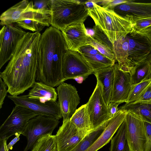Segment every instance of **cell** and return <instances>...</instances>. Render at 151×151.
I'll return each instance as SVG.
<instances>
[{"instance_id": "16", "label": "cell", "mask_w": 151, "mask_h": 151, "mask_svg": "<svg viewBox=\"0 0 151 151\" xmlns=\"http://www.w3.org/2000/svg\"><path fill=\"white\" fill-rule=\"evenodd\" d=\"M84 22L71 24L62 32L67 50L78 52L80 47L86 45L88 34Z\"/></svg>"}, {"instance_id": "18", "label": "cell", "mask_w": 151, "mask_h": 151, "mask_svg": "<svg viewBox=\"0 0 151 151\" xmlns=\"http://www.w3.org/2000/svg\"><path fill=\"white\" fill-rule=\"evenodd\" d=\"M113 66L93 73L101 86L102 96L107 106L111 102L112 94L114 80Z\"/></svg>"}, {"instance_id": "13", "label": "cell", "mask_w": 151, "mask_h": 151, "mask_svg": "<svg viewBox=\"0 0 151 151\" xmlns=\"http://www.w3.org/2000/svg\"><path fill=\"white\" fill-rule=\"evenodd\" d=\"M86 104L94 129L105 123L111 118L108 111L107 106L102 96L101 86L98 81Z\"/></svg>"}, {"instance_id": "25", "label": "cell", "mask_w": 151, "mask_h": 151, "mask_svg": "<svg viewBox=\"0 0 151 151\" xmlns=\"http://www.w3.org/2000/svg\"><path fill=\"white\" fill-rule=\"evenodd\" d=\"M82 55L90 65L94 73L104 68L112 66L115 64V61L109 59L99 52L94 55Z\"/></svg>"}, {"instance_id": "36", "label": "cell", "mask_w": 151, "mask_h": 151, "mask_svg": "<svg viewBox=\"0 0 151 151\" xmlns=\"http://www.w3.org/2000/svg\"><path fill=\"white\" fill-rule=\"evenodd\" d=\"M134 103H144L151 104V83L139 99Z\"/></svg>"}, {"instance_id": "20", "label": "cell", "mask_w": 151, "mask_h": 151, "mask_svg": "<svg viewBox=\"0 0 151 151\" xmlns=\"http://www.w3.org/2000/svg\"><path fill=\"white\" fill-rule=\"evenodd\" d=\"M27 96L30 99L42 103L56 101L58 97L53 87L38 81L35 83Z\"/></svg>"}, {"instance_id": "12", "label": "cell", "mask_w": 151, "mask_h": 151, "mask_svg": "<svg viewBox=\"0 0 151 151\" xmlns=\"http://www.w3.org/2000/svg\"><path fill=\"white\" fill-rule=\"evenodd\" d=\"M56 90L63 123L70 120L77 109L80 99L76 88L71 84L63 82L57 86Z\"/></svg>"}, {"instance_id": "19", "label": "cell", "mask_w": 151, "mask_h": 151, "mask_svg": "<svg viewBox=\"0 0 151 151\" xmlns=\"http://www.w3.org/2000/svg\"><path fill=\"white\" fill-rule=\"evenodd\" d=\"M70 120L76 126L80 136L84 138L94 129L88 111L86 104L77 109Z\"/></svg>"}, {"instance_id": "39", "label": "cell", "mask_w": 151, "mask_h": 151, "mask_svg": "<svg viewBox=\"0 0 151 151\" xmlns=\"http://www.w3.org/2000/svg\"><path fill=\"white\" fill-rule=\"evenodd\" d=\"M21 134L20 133H16L15 134L16 137L14 138L7 145V147L8 150L9 151V150H12L13 148V146L19 140V136Z\"/></svg>"}, {"instance_id": "40", "label": "cell", "mask_w": 151, "mask_h": 151, "mask_svg": "<svg viewBox=\"0 0 151 151\" xmlns=\"http://www.w3.org/2000/svg\"><path fill=\"white\" fill-rule=\"evenodd\" d=\"M7 140L5 139L0 140V151H9L7 147Z\"/></svg>"}, {"instance_id": "26", "label": "cell", "mask_w": 151, "mask_h": 151, "mask_svg": "<svg viewBox=\"0 0 151 151\" xmlns=\"http://www.w3.org/2000/svg\"><path fill=\"white\" fill-rule=\"evenodd\" d=\"M31 151H58L55 135L47 134L43 136L36 141Z\"/></svg>"}, {"instance_id": "30", "label": "cell", "mask_w": 151, "mask_h": 151, "mask_svg": "<svg viewBox=\"0 0 151 151\" xmlns=\"http://www.w3.org/2000/svg\"><path fill=\"white\" fill-rule=\"evenodd\" d=\"M21 28L35 32H39L46 26L39 22L30 20H26L16 22Z\"/></svg>"}, {"instance_id": "6", "label": "cell", "mask_w": 151, "mask_h": 151, "mask_svg": "<svg viewBox=\"0 0 151 151\" xmlns=\"http://www.w3.org/2000/svg\"><path fill=\"white\" fill-rule=\"evenodd\" d=\"M38 115L24 107L15 105L0 127V140L8 139L16 133L22 134L29 121Z\"/></svg>"}, {"instance_id": "10", "label": "cell", "mask_w": 151, "mask_h": 151, "mask_svg": "<svg viewBox=\"0 0 151 151\" xmlns=\"http://www.w3.org/2000/svg\"><path fill=\"white\" fill-rule=\"evenodd\" d=\"M127 111V137L131 151H145L146 136L144 122L133 112Z\"/></svg>"}, {"instance_id": "34", "label": "cell", "mask_w": 151, "mask_h": 151, "mask_svg": "<svg viewBox=\"0 0 151 151\" xmlns=\"http://www.w3.org/2000/svg\"><path fill=\"white\" fill-rule=\"evenodd\" d=\"M146 141L145 151H151V123L144 122Z\"/></svg>"}, {"instance_id": "28", "label": "cell", "mask_w": 151, "mask_h": 151, "mask_svg": "<svg viewBox=\"0 0 151 151\" xmlns=\"http://www.w3.org/2000/svg\"><path fill=\"white\" fill-rule=\"evenodd\" d=\"M151 83V78H150L138 83L132 84L126 104L138 100Z\"/></svg>"}, {"instance_id": "3", "label": "cell", "mask_w": 151, "mask_h": 151, "mask_svg": "<svg viewBox=\"0 0 151 151\" xmlns=\"http://www.w3.org/2000/svg\"><path fill=\"white\" fill-rule=\"evenodd\" d=\"M92 1L93 6L87 8L88 15L112 44L127 36L131 31L129 16L122 17L113 10L104 8Z\"/></svg>"}, {"instance_id": "1", "label": "cell", "mask_w": 151, "mask_h": 151, "mask_svg": "<svg viewBox=\"0 0 151 151\" xmlns=\"http://www.w3.org/2000/svg\"><path fill=\"white\" fill-rule=\"evenodd\" d=\"M40 32H27L19 41L13 55L0 77L10 95L18 96L36 82Z\"/></svg>"}, {"instance_id": "35", "label": "cell", "mask_w": 151, "mask_h": 151, "mask_svg": "<svg viewBox=\"0 0 151 151\" xmlns=\"http://www.w3.org/2000/svg\"><path fill=\"white\" fill-rule=\"evenodd\" d=\"M78 52L83 55H92L99 52L93 47L90 45H86L80 47Z\"/></svg>"}, {"instance_id": "38", "label": "cell", "mask_w": 151, "mask_h": 151, "mask_svg": "<svg viewBox=\"0 0 151 151\" xmlns=\"http://www.w3.org/2000/svg\"><path fill=\"white\" fill-rule=\"evenodd\" d=\"M119 104L115 102H110L107 106L109 114L111 118L114 116L119 111L118 106Z\"/></svg>"}, {"instance_id": "32", "label": "cell", "mask_w": 151, "mask_h": 151, "mask_svg": "<svg viewBox=\"0 0 151 151\" xmlns=\"http://www.w3.org/2000/svg\"><path fill=\"white\" fill-rule=\"evenodd\" d=\"M34 8L44 13L51 14V0H42L35 1Z\"/></svg>"}, {"instance_id": "41", "label": "cell", "mask_w": 151, "mask_h": 151, "mask_svg": "<svg viewBox=\"0 0 151 151\" xmlns=\"http://www.w3.org/2000/svg\"><path fill=\"white\" fill-rule=\"evenodd\" d=\"M74 79L79 83H82L83 81L85 80L82 77H78L75 78Z\"/></svg>"}, {"instance_id": "42", "label": "cell", "mask_w": 151, "mask_h": 151, "mask_svg": "<svg viewBox=\"0 0 151 151\" xmlns=\"http://www.w3.org/2000/svg\"><path fill=\"white\" fill-rule=\"evenodd\" d=\"M150 78H151V76H150Z\"/></svg>"}, {"instance_id": "4", "label": "cell", "mask_w": 151, "mask_h": 151, "mask_svg": "<svg viewBox=\"0 0 151 151\" xmlns=\"http://www.w3.org/2000/svg\"><path fill=\"white\" fill-rule=\"evenodd\" d=\"M50 25L62 32L68 26L88 16L85 1L78 0H51Z\"/></svg>"}, {"instance_id": "14", "label": "cell", "mask_w": 151, "mask_h": 151, "mask_svg": "<svg viewBox=\"0 0 151 151\" xmlns=\"http://www.w3.org/2000/svg\"><path fill=\"white\" fill-rule=\"evenodd\" d=\"M114 80L111 102H126L132 85L129 73L120 69L118 64L113 66Z\"/></svg>"}, {"instance_id": "17", "label": "cell", "mask_w": 151, "mask_h": 151, "mask_svg": "<svg viewBox=\"0 0 151 151\" xmlns=\"http://www.w3.org/2000/svg\"><path fill=\"white\" fill-rule=\"evenodd\" d=\"M119 111L109 120L99 137L86 151H97L108 143L125 118L127 111Z\"/></svg>"}, {"instance_id": "23", "label": "cell", "mask_w": 151, "mask_h": 151, "mask_svg": "<svg viewBox=\"0 0 151 151\" xmlns=\"http://www.w3.org/2000/svg\"><path fill=\"white\" fill-rule=\"evenodd\" d=\"M128 37H126L116 41L113 45V52L116 60L122 70L125 67L129 56Z\"/></svg>"}, {"instance_id": "15", "label": "cell", "mask_w": 151, "mask_h": 151, "mask_svg": "<svg viewBox=\"0 0 151 151\" xmlns=\"http://www.w3.org/2000/svg\"><path fill=\"white\" fill-rule=\"evenodd\" d=\"M55 135L58 151H70L83 139L70 120L63 123Z\"/></svg>"}, {"instance_id": "21", "label": "cell", "mask_w": 151, "mask_h": 151, "mask_svg": "<svg viewBox=\"0 0 151 151\" xmlns=\"http://www.w3.org/2000/svg\"><path fill=\"white\" fill-rule=\"evenodd\" d=\"M119 110L133 112L144 122L151 123V104L132 102L120 107Z\"/></svg>"}, {"instance_id": "29", "label": "cell", "mask_w": 151, "mask_h": 151, "mask_svg": "<svg viewBox=\"0 0 151 151\" xmlns=\"http://www.w3.org/2000/svg\"><path fill=\"white\" fill-rule=\"evenodd\" d=\"M87 45L92 46L103 55L109 59L116 61L115 57L113 51L89 34H88L86 45Z\"/></svg>"}, {"instance_id": "24", "label": "cell", "mask_w": 151, "mask_h": 151, "mask_svg": "<svg viewBox=\"0 0 151 151\" xmlns=\"http://www.w3.org/2000/svg\"><path fill=\"white\" fill-rule=\"evenodd\" d=\"M129 73L132 84L150 78L151 63L146 61L136 65L131 68Z\"/></svg>"}, {"instance_id": "5", "label": "cell", "mask_w": 151, "mask_h": 151, "mask_svg": "<svg viewBox=\"0 0 151 151\" xmlns=\"http://www.w3.org/2000/svg\"><path fill=\"white\" fill-rule=\"evenodd\" d=\"M51 14L35 9L32 1L22 0L3 12L1 15L0 24L4 25L26 20L35 21L46 26L50 24Z\"/></svg>"}, {"instance_id": "8", "label": "cell", "mask_w": 151, "mask_h": 151, "mask_svg": "<svg viewBox=\"0 0 151 151\" xmlns=\"http://www.w3.org/2000/svg\"><path fill=\"white\" fill-rule=\"evenodd\" d=\"M26 33L16 22L3 26L0 31V69L12 57L17 44Z\"/></svg>"}, {"instance_id": "31", "label": "cell", "mask_w": 151, "mask_h": 151, "mask_svg": "<svg viewBox=\"0 0 151 151\" xmlns=\"http://www.w3.org/2000/svg\"><path fill=\"white\" fill-rule=\"evenodd\" d=\"M93 29L94 34L92 36L113 51V45L104 32L96 25L94 26Z\"/></svg>"}, {"instance_id": "33", "label": "cell", "mask_w": 151, "mask_h": 151, "mask_svg": "<svg viewBox=\"0 0 151 151\" xmlns=\"http://www.w3.org/2000/svg\"><path fill=\"white\" fill-rule=\"evenodd\" d=\"M96 4L104 8L112 9L116 6L127 2V0H93Z\"/></svg>"}, {"instance_id": "22", "label": "cell", "mask_w": 151, "mask_h": 151, "mask_svg": "<svg viewBox=\"0 0 151 151\" xmlns=\"http://www.w3.org/2000/svg\"><path fill=\"white\" fill-rule=\"evenodd\" d=\"M109 151H131L127 137V124L125 120L111 139Z\"/></svg>"}, {"instance_id": "2", "label": "cell", "mask_w": 151, "mask_h": 151, "mask_svg": "<svg viewBox=\"0 0 151 151\" xmlns=\"http://www.w3.org/2000/svg\"><path fill=\"white\" fill-rule=\"evenodd\" d=\"M67 50L62 32L52 26L47 28L38 44L36 80L53 87L65 81L62 66Z\"/></svg>"}, {"instance_id": "37", "label": "cell", "mask_w": 151, "mask_h": 151, "mask_svg": "<svg viewBox=\"0 0 151 151\" xmlns=\"http://www.w3.org/2000/svg\"><path fill=\"white\" fill-rule=\"evenodd\" d=\"M0 109L2 107L4 101L8 92L7 86L4 82L2 81L1 77L0 78Z\"/></svg>"}, {"instance_id": "27", "label": "cell", "mask_w": 151, "mask_h": 151, "mask_svg": "<svg viewBox=\"0 0 151 151\" xmlns=\"http://www.w3.org/2000/svg\"><path fill=\"white\" fill-rule=\"evenodd\" d=\"M109 120L103 124L95 129L76 147L70 151H86L101 134L107 126Z\"/></svg>"}, {"instance_id": "11", "label": "cell", "mask_w": 151, "mask_h": 151, "mask_svg": "<svg viewBox=\"0 0 151 151\" xmlns=\"http://www.w3.org/2000/svg\"><path fill=\"white\" fill-rule=\"evenodd\" d=\"M7 96L13 102L15 105L27 108L38 115L58 120L62 117L58 102L56 101L42 103L29 98L27 95L20 96L8 95Z\"/></svg>"}, {"instance_id": "9", "label": "cell", "mask_w": 151, "mask_h": 151, "mask_svg": "<svg viewBox=\"0 0 151 151\" xmlns=\"http://www.w3.org/2000/svg\"><path fill=\"white\" fill-rule=\"evenodd\" d=\"M62 72L65 81L82 77L85 80L94 73L91 67L78 52L67 50L63 57Z\"/></svg>"}, {"instance_id": "7", "label": "cell", "mask_w": 151, "mask_h": 151, "mask_svg": "<svg viewBox=\"0 0 151 151\" xmlns=\"http://www.w3.org/2000/svg\"><path fill=\"white\" fill-rule=\"evenodd\" d=\"M59 123L58 119L41 115L31 119L22 134L27 140V145L23 151L31 150L36 141L43 136L52 134Z\"/></svg>"}]
</instances>
